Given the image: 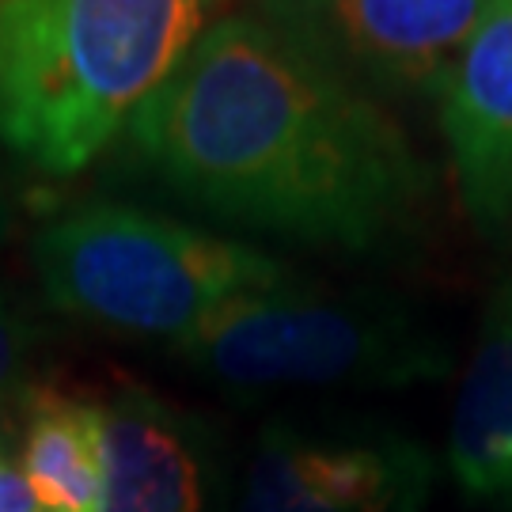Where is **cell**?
Listing matches in <instances>:
<instances>
[{
  "label": "cell",
  "mask_w": 512,
  "mask_h": 512,
  "mask_svg": "<svg viewBox=\"0 0 512 512\" xmlns=\"http://www.w3.org/2000/svg\"><path fill=\"white\" fill-rule=\"evenodd\" d=\"M126 137L198 213L319 251L403 243L433 186L380 99L323 73L251 12L217 19Z\"/></svg>",
  "instance_id": "6da1fadb"
},
{
  "label": "cell",
  "mask_w": 512,
  "mask_h": 512,
  "mask_svg": "<svg viewBox=\"0 0 512 512\" xmlns=\"http://www.w3.org/2000/svg\"><path fill=\"white\" fill-rule=\"evenodd\" d=\"M228 0H0V145L76 175L129 129Z\"/></svg>",
  "instance_id": "7a4b0ae2"
},
{
  "label": "cell",
  "mask_w": 512,
  "mask_h": 512,
  "mask_svg": "<svg viewBox=\"0 0 512 512\" xmlns=\"http://www.w3.org/2000/svg\"><path fill=\"white\" fill-rule=\"evenodd\" d=\"M46 304L92 327L179 342L239 296L293 281L274 255L118 202L61 209L31 239Z\"/></svg>",
  "instance_id": "3957f363"
},
{
  "label": "cell",
  "mask_w": 512,
  "mask_h": 512,
  "mask_svg": "<svg viewBox=\"0 0 512 512\" xmlns=\"http://www.w3.org/2000/svg\"><path fill=\"white\" fill-rule=\"evenodd\" d=\"M186 368L232 395L289 387H414L452 368L437 327L384 293L285 281L239 296L171 342Z\"/></svg>",
  "instance_id": "277c9868"
},
{
  "label": "cell",
  "mask_w": 512,
  "mask_h": 512,
  "mask_svg": "<svg viewBox=\"0 0 512 512\" xmlns=\"http://www.w3.org/2000/svg\"><path fill=\"white\" fill-rule=\"evenodd\" d=\"M501 0H251V16L372 99L440 95Z\"/></svg>",
  "instance_id": "5b68a950"
},
{
  "label": "cell",
  "mask_w": 512,
  "mask_h": 512,
  "mask_svg": "<svg viewBox=\"0 0 512 512\" xmlns=\"http://www.w3.org/2000/svg\"><path fill=\"white\" fill-rule=\"evenodd\" d=\"M437 459L395 429L270 425L247 471L239 512H421Z\"/></svg>",
  "instance_id": "8992f818"
},
{
  "label": "cell",
  "mask_w": 512,
  "mask_h": 512,
  "mask_svg": "<svg viewBox=\"0 0 512 512\" xmlns=\"http://www.w3.org/2000/svg\"><path fill=\"white\" fill-rule=\"evenodd\" d=\"M456 194L482 236L512 232V0L478 27L440 92Z\"/></svg>",
  "instance_id": "52a82bcc"
},
{
  "label": "cell",
  "mask_w": 512,
  "mask_h": 512,
  "mask_svg": "<svg viewBox=\"0 0 512 512\" xmlns=\"http://www.w3.org/2000/svg\"><path fill=\"white\" fill-rule=\"evenodd\" d=\"M99 512H205L202 452L175 410L141 387L95 403Z\"/></svg>",
  "instance_id": "ba28073f"
},
{
  "label": "cell",
  "mask_w": 512,
  "mask_h": 512,
  "mask_svg": "<svg viewBox=\"0 0 512 512\" xmlns=\"http://www.w3.org/2000/svg\"><path fill=\"white\" fill-rule=\"evenodd\" d=\"M512 459V277L494 289L463 376L448 437L456 482L486 501H509Z\"/></svg>",
  "instance_id": "9c48e42d"
},
{
  "label": "cell",
  "mask_w": 512,
  "mask_h": 512,
  "mask_svg": "<svg viewBox=\"0 0 512 512\" xmlns=\"http://www.w3.org/2000/svg\"><path fill=\"white\" fill-rule=\"evenodd\" d=\"M19 475L38 512H99V414L50 387L23 391Z\"/></svg>",
  "instance_id": "30bf717a"
},
{
  "label": "cell",
  "mask_w": 512,
  "mask_h": 512,
  "mask_svg": "<svg viewBox=\"0 0 512 512\" xmlns=\"http://www.w3.org/2000/svg\"><path fill=\"white\" fill-rule=\"evenodd\" d=\"M42 338L46 330L38 327L35 315L0 285V391L27 384Z\"/></svg>",
  "instance_id": "8fae6325"
},
{
  "label": "cell",
  "mask_w": 512,
  "mask_h": 512,
  "mask_svg": "<svg viewBox=\"0 0 512 512\" xmlns=\"http://www.w3.org/2000/svg\"><path fill=\"white\" fill-rule=\"evenodd\" d=\"M16 228V198H12V186H8V175L0 167V239L12 236Z\"/></svg>",
  "instance_id": "7c38bea8"
},
{
  "label": "cell",
  "mask_w": 512,
  "mask_h": 512,
  "mask_svg": "<svg viewBox=\"0 0 512 512\" xmlns=\"http://www.w3.org/2000/svg\"><path fill=\"white\" fill-rule=\"evenodd\" d=\"M509 505H512V459H509Z\"/></svg>",
  "instance_id": "4fadbf2b"
},
{
  "label": "cell",
  "mask_w": 512,
  "mask_h": 512,
  "mask_svg": "<svg viewBox=\"0 0 512 512\" xmlns=\"http://www.w3.org/2000/svg\"><path fill=\"white\" fill-rule=\"evenodd\" d=\"M31 512H38V509H31Z\"/></svg>",
  "instance_id": "5bb4252c"
}]
</instances>
